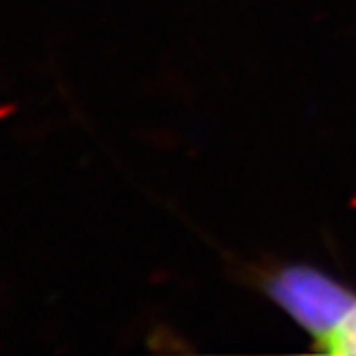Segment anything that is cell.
Instances as JSON below:
<instances>
[{"instance_id":"7a4b0ae2","label":"cell","mask_w":356,"mask_h":356,"mask_svg":"<svg viewBox=\"0 0 356 356\" xmlns=\"http://www.w3.org/2000/svg\"><path fill=\"white\" fill-rule=\"evenodd\" d=\"M321 348L329 355L356 356V305L334 331L321 341Z\"/></svg>"},{"instance_id":"6da1fadb","label":"cell","mask_w":356,"mask_h":356,"mask_svg":"<svg viewBox=\"0 0 356 356\" xmlns=\"http://www.w3.org/2000/svg\"><path fill=\"white\" fill-rule=\"evenodd\" d=\"M269 293L299 325L321 343L356 305V297L339 283L307 267H289L269 283Z\"/></svg>"}]
</instances>
